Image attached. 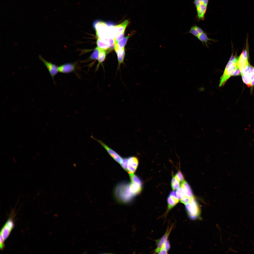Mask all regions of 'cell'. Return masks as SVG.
<instances>
[{"label": "cell", "mask_w": 254, "mask_h": 254, "mask_svg": "<svg viewBox=\"0 0 254 254\" xmlns=\"http://www.w3.org/2000/svg\"><path fill=\"white\" fill-rule=\"evenodd\" d=\"M243 82L249 87L251 86V75L250 71L245 74H241Z\"/></svg>", "instance_id": "17"}, {"label": "cell", "mask_w": 254, "mask_h": 254, "mask_svg": "<svg viewBox=\"0 0 254 254\" xmlns=\"http://www.w3.org/2000/svg\"><path fill=\"white\" fill-rule=\"evenodd\" d=\"M96 43L97 47L99 48L106 51L109 49L107 43L99 38L97 37Z\"/></svg>", "instance_id": "20"}, {"label": "cell", "mask_w": 254, "mask_h": 254, "mask_svg": "<svg viewBox=\"0 0 254 254\" xmlns=\"http://www.w3.org/2000/svg\"><path fill=\"white\" fill-rule=\"evenodd\" d=\"M180 182L175 176H173L172 178L171 185V188L174 190H177L180 186Z\"/></svg>", "instance_id": "22"}, {"label": "cell", "mask_w": 254, "mask_h": 254, "mask_svg": "<svg viewBox=\"0 0 254 254\" xmlns=\"http://www.w3.org/2000/svg\"><path fill=\"white\" fill-rule=\"evenodd\" d=\"M76 68L75 64L67 63L64 64L58 67L59 72L63 73H67L74 71Z\"/></svg>", "instance_id": "9"}, {"label": "cell", "mask_w": 254, "mask_h": 254, "mask_svg": "<svg viewBox=\"0 0 254 254\" xmlns=\"http://www.w3.org/2000/svg\"><path fill=\"white\" fill-rule=\"evenodd\" d=\"M180 186L182 188L183 195L190 198L194 197L190 187L185 180L182 182Z\"/></svg>", "instance_id": "12"}, {"label": "cell", "mask_w": 254, "mask_h": 254, "mask_svg": "<svg viewBox=\"0 0 254 254\" xmlns=\"http://www.w3.org/2000/svg\"><path fill=\"white\" fill-rule=\"evenodd\" d=\"M93 139L96 140L105 149L109 154L116 162L119 164L121 163L123 158L117 152L110 148L107 145L100 140H97L92 136H91Z\"/></svg>", "instance_id": "6"}, {"label": "cell", "mask_w": 254, "mask_h": 254, "mask_svg": "<svg viewBox=\"0 0 254 254\" xmlns=\"http://www.w3.org/2000/svg\"><path fill=\"white\" fill-rule=\"evenodd\" d=\"M167 251L165 248L161 249L158 253V254H167Z\"/></svg>", "instance_id": "33"}, {"label": "cell", "mask_w": 254, "mask_h": 254, "mask_svg": "<svg viewBox=\"0 0 254 254\" xmlns=\"http://www.w3.org/2000/svg\"><path fill=\"white\" fill-rule=\"evenodd\" d=\"M99 52V49L97 47L95 49L91 55L90 58L92 60H98Z\"/></svg>", "instance_id": "24"}, {"label": "cell", "mask_w": 254, "mask_h": 254, "mask_svg": "<svg viewBox=\"0 0 254 254\" xmlns=\"http://www.w3.org/2000/svg\"><path fill=\"white\" fill-rule=\"evenodd\" d=\"M176 192L178 198L179 200H180L182 197L183 195V191L181 187L177 190Z\"/></svg>", "instance_id": "29"}, {"label": "cell", "mask_w": 254, "mask_h": 254, "mask_svg": "<svg viewBox=\"0 0 254 254\" xmlns=\"http://www.w3.org/2000/svg\"><path fill=\"white\" fill-rule=\"evenodd\" d=\"M253 140L254 141V139Z\"/></svg>", "instance_id": "36"}, {"label": "cell", "mask_w": 254, "mask_h": 254, "mask_svg": "<svg viewBox=\"0 0 254 254\" xmlns=\"http://www.w3.org/2000/svg\"><path fill=\"white\" fill-rule=\"evenodd\" d=\"M237 64L238 68L241 71H242L249 64L248 58H245L242 53L237 58Z\"/></svg>", "instance_id": "11"}, {"label": "cell", "mask_w": 254, "mask_h": 254, "mask_svg": "<svg viewBox=\"0 0 254 254\" xmlns=\"http://www.w3.org/2000/svg\"><path fill=\"white\" fill-rule=\"evenodd\" d=\"M142 183L131 182L130 184V189L132 193L135 196L139 194L142 190Z\"/></svg>", "instance_id": "13"}, {"label": "cell", "mask_w": 254, "mask_h": 254, "mask_svg": "<svg viewBox=\"0 0 254 254\" xmlns=\"http://www.w3.org/2000/svg\"><path fill=\"white\" fill-rule=\"evenodd\" d=\"M128 159L125 158L123 159L122 161L120 164L123 168L125 170L127 171Z\"/></svg>", "instance_id": "25"}, {"label": "cell", "mask_w": 254, "mask_h": 254, "mask_svg": "<svg viewBox=\"0 0 254 254\" xmlns=\"http://www.w3.org/2000/svg\"><path fill=\"white\" fill-rule=\"evenodd\" d=\"M203 32H204L202 29L197 26L195 25L192 27L189 31L186 33H190L197 37L200 34Z\"/></svg>", "instance_id": "18"}, {"label": "cell", "mask_w": 254, "mask_h": 254, "mask_svg": "<svg viewBox=\"0 0 254 254\" xmlns=\"http://www.w3.org/2000/svg\"><path fill=\"white\" fill-rule=\"evenodd\" d=\"M39 58L45 65L52 77L54 80V76L59 72L58 67L55 64L47 61L40 55H39Z\"/></svg>", "instance_id": "5"}, {"label": "cell", "mask_w": 254, "mask_h": 254, "mask_svg": "<svg viewBox=\"0 0 254 254\" xmlns=\"http://www.w3.org/2000/svg\"><path fill=\"white\" fill-rule=\"evenodd\" d=\"M127 171L130 174H133L136 171L139 163L138 158L134 156L129 157L128 158Z\"/></svg>", "instance_id": "7"}, {"label": "cell", "mask_w": 254, "mask_h": 254, "mask_svg": "<svg viewBox=\"0 0 254 254\" xmlns=\"http://www.w3.org/2000/svg\"><path fill=\"white\" fill-rule=\"evenodd\" d=\"M172 226L168 228L166 233L160 239L156 240L157 247L155 250V252L158 253L161 249L162 246L166 241L167 240L171 231L172 229Z\"/></svg>", "instance_id": "8"}, {"label": "cell", "mask_w": 254, "mask_h": 254, "mask_svg": "<svg viewBox=\"0 0 254 254\" xmlns=\"http://www.w3.org/2000/svg\"><path fill=\"white\" fill-rule=\"evenodd\" d=\"M99 49V52L98 59V63L96 67L95 71L98 70L100 64L103 61L106 57V51L100 48Z\"/></svg>", "instance_id": "19"}, {"label": "cell", "mask_w": 254, "mask_h": 254, "mask_svg": "<svg viewBox=\"0 0 254 254\" xmlns=\"http://www.w3.org/2000/svg\"><path fill=\"white\" fill-rule=\"evenodd\" d=\"M198 39L202 43H204L207 46V43L209 41H214L215 40L208 38L204 32L200 34L197 37Z\"/></svg>", "instance_id": "21"}, {"label": "cell", "mask_w": 254, "mask_h": 254, "mask_svg": "<svg viewBox=\"0 0 254 254\" xmlns=\"http://www.w3.org/2000/svg\"><path fill=\"white\" fill-rule=\"evenodd\" d=\"M116 52L117 54L118 62V70L119 69L121 64L123 63L124 61L125 54L124 48L119 49Z\"/></svg>", "instance_id": "15"}, {"label": "cell", "mask_w": 254, "mask_h": 254, "mask_svg": "<svg viewBox=\"0 0 254 254\" xmlns=\"http://www.w3.org/2000/svg\"><path fill=\"white\" fill-rule=\"evenodd\" d=\"M185 205L190 216L195 217L198 215L199 211L198 207L194 197L191 198L188 203Z\"/></svg>", "instance_id": "4"}, {"label": "cell", "mask_w": 254, "mask_h": 254, "mask_svg": "<svg viewBox=\"0 0 254 254\" xmlns=\"http://www.w3.org/2000/svg\"><path fill=\"white\" fill-rule=\"evenodd\" d=\"M237 58L232 56L225 67L223 74L220 78L219 86L224 85L228 79L232 76L234 72L238 68L237 64Z\"/></svg>", "instance_id": "2"}, {"label": "cell", "mask_w": 254, "mask_h": 254, "mask_svg": "<svg viewBox=\"0 0 254 254\" xmlns=\"http://www.w3.org/2000/svg\"><path fill=\"white\" fill-rule=\"evenodd\" d=\"M241 71L238 68L236 70L233 74L232 76H237L240 75Z\"/></svg>", "instance_id": "32"}, {"label": "cell", "mask_w": 254, "mask_h": 254, "mask_svg": "<svg viewBox=\"0 0 254 254\" xmlns=\"http://www.w3.org/2000/svg\"><path fill=\"white\" fill-rule=\"evenodd\" d=\"M191 198L185 195H183L180 201L181 203L186 205L189 202Z\"/></svg>", "instance_id": "27"}, {"label": "cell", "mask_w": 254, "mask_h": 254, "mask_svg": "<svg viewBox=\"0 0 254 254\" xmlns=\"http://www.w3.org/2000/svg\"><path fill=\"white\" fill-rule=\"evenodd\" d=\"M15 216V211H12L8 219L1 230L0 236L2 237L4 241L8 237L14 227V219Z\"/></svg>", "instance_id": "3"}, {"label": "cell", "mask_w": 254, "mask_h": 254, "mask_svg": "<svg viewBox=\"0 0 254 254\" xmlns=\"http://www.w3.org/2000/svg\"><path fill=\"white\" fill-rule=\"evenodd\" d=\"M124 34V32L118 34L117 36L114 38L115 44L118 42L123 38Z\"/></svg>", "instance_id": "28"}, {"label": "cell", "mask_w": 254, "mask_h": 254, "mask_svg": "<svg viewBox=\"0 0 254 254\" xmlns=\"http://www.w3.org/2000/svg\"><path fill=\"white\" fill-rule=\"evenodd\" d=\"M167 209L171 210L178 202L179 200L178 198L169 195L167 198Z\"/></svg>", "instance_id": "16"}, {"label": "cell", "mask_w": 254, "mask_h": 254, "mask_svg": "<svg viewBox=\"0 0 254 254\" xmlns=\"http://www.w3.org/2000/svg\"><path fill=\"white\" fill-rule=\"evenodd\" d=\"M203 3L206 4L205 3L204 0H194V2L196 7L199 4Z\"/></svg>", "instance_id": "30"}, {"label": "cell", "mask_w": 254, "mask_h": 254, "mask_svg": "<svg viewBox=\"0 0 254 254\" xmlns=\"http://www.w3.org/2000/svg\"><path fill=\"white\" fill-rule=\"evenodd\" d=\"M165 248L167 251H168L170 248V245L169 241L167 240L164 243Z\"/></svg>", "instance_id": "31"}, {"label": "cell", "mask_w": 254, "mask_h": 254, "mask_svg": "<svg viewBox=\"0 0 254 254\" xmlns=\"http://www.w3.org/2000/svg\"><path fill=\"white\" fill-rule=\"evenodd\" d=\"M207 6V5L202 3L196 7L197 12V17L199 20H203L204 19Z\"/></svg>", "instance_id": "10"}, {"label": "cell", "mask_w": 254, "mask_h": 254, "mask_svg": "<svg viewBox=\"0 0 254 254\" xmlns=\"http://www.w3.org/2000/svg\"><path fill=\"white\" fill-rule=\"evenodd\" d=\"M244 56L246 58H248L247 54L246 51V50L243 51L242 53Z\"/></svg>", "instance_id": "35"}, {"label": "cell", "mask_w": 254, "mask_h": 254, "mask_svg": "<svg viewBox=\"0 0 254 254\" xmlns=\"http://www.w3.org/2000/svg\"><path fill=\"white\" fill-rule=\"evenodd\" d=\"M169 195L178 198L176 192L174 191H172L170 193Z\"/></svg>", "instance_id": "34"}, {"label": "cell", "mask_w": 254, "mask_h": 254, "mask_svg": "<svg viewBox=\"0 0 254 254\" xmlns=\"http://www.w3.org/2000/svg\"><path fill=\"white\" fill-rule=\"evenodd\" d=\"M131 36V35H130L123 38L118 42V45L119 48L120 49H121L124 48L128 39Z\"/></svg>", "instance_id": "23"}, {"label": "cell", "mask_w": 254, "mask_h": 254, "mask_svg": "<svg viewBox=\"0 0 254 254\" xmlns=\"http://www.w3.org/2000/svg\"><path fill=\"white\" fill-rule=\"evenodd\" d=\"M175 176L180 183H182L185 180L182 174L180 171L177 172Z\"/></svg>", "instance_id": "26"}, {"label": "cell", "mask_w": 254, "mask_h": 254, "mask_svg": "<svg viewBox=\"0 0 254 254\" xmlns=\"http://www.w3.org/2000/svg\"><path fill=\"white\" fill-rule=\"evenodd\" d=\"M130 184L122 183L116 187L115 194L117 199L120 202L124 203H128L131 201L135 196L130 190Z\"/></svg>", "instance_id": "1"}, {"label": "cell", "mask_w": 254, "mask_h": 254, "mask_svg": "<svg viewBox=\"0 0 254 254\" xmlns=\"http://www.w3.org/2000/svg\"><path fill=\"white\" fill-rule=\"evenodd\" d=\"M128 20H126L124 21L118 25H113L114 30L117 34L125 32L126 27L129 23Z\"/></svg>", "instance_id": "14"}]
</instances>
